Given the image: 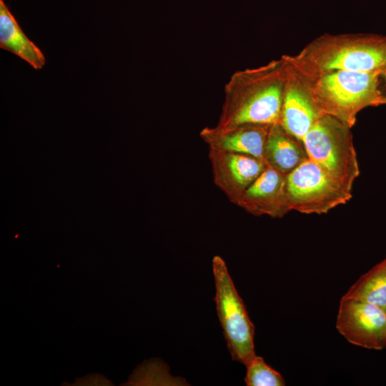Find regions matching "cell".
I'll use <instances>...</instances> for the list:
<instances>
[{
  "mask_svg": "<svg viewBox=\"0 0 386 386\" xmlns=\"http://www.w3.org/2000/svg\"><path fill=\"white\" fill-rule=\"evenodd\" d=\"M237 206L255 215L282 217L291 211L286 175L267 166L242 194Z\"/></svg>",
  "mask_w": 386,
  "mask_h": 386,
  "instance_id": "10",
  "label": "cell"
},
{
  "mask_svg": "<svg viewBox=\"0 0 386 386\" xmlns=\"http://www.w3.org/2000/svg\"><path fill=\"white\" fill-rule=\"evenodd\" d=\"M381 104H386V96H384V97L382 98V100L381 102Z\"/></svg>",
  "mask_w": 386,
  "mask_h": 386,
  "instance_id": "17",
  "label": "cell"
},
{
  "mask_svg": "<svg viewBox=\"0 0 386 386\" xmlns=\"http://www.w3.org/2000/svg\"><path fill=\"white\" fill-rule=\"evenodd\" d=\"M282 57L307 79L335 71L382 72L386 67V36L375 34H324L297 54Z\"/></svg>",
  "mask_w": 386,
  "mask_h": 386,
  "instance_id": "2",
  "label": "cell"
},
{
  "mask_svg": "<svg viewBox=\"0 0 386 386\" xmlns=\"http://www.w3.org/2000/svg\"><path fill=\"white\" fill-rule=\"evenodd\" d=\"M244 382L247 386H284L283 377L257 355L246 365Z\"/></svg>",
  "mask_w": 386,
  "mask_h": 386,
  "instance_id": "15",
  "label": "cell"
},
{
  "mask_svg": "<svg viewBox=\"0 0 386 386\" xmlns=\"http://www.w3.org/2000/svg\"><path fill=\"white\" fill-rule=\"evenodd\" d=\"M381 74V71H335L305 78L322 113L352 128L361 110L381 105L384 97L379 88Z\"/></svg>",
  "mask_w": 386,
  "mask_h": 386,
  "instance_id": "3",
  "label": "cell"
},
{
  "mask_svg": "<svg viewBox=\"0 0 386 386\" xmlns=\"http://www.w3.org/2000/svg\"><path fill=\"white\" fill-rule=\"evenodd\" d=\"M342 298L371 303L386 311V257L362 274Z\"/></svg>",
  "mask_w": 386,
  "mask_h": 386,
  "instance_id": "14",
  "label": "cell"
},
{
  "mask_svg": "<svg viewBox=\"0 0 386 386\" xmlns=\"http://www.w3.org/2000/svg\"><path fill=\"white\" fill-rule=\"evenodd\" d=\"M216 309L232 358L246 365L256 355L254 326L238 294L224 259H212Z\"/></svg>",
  "mask_w": 386,
  "mask_h": 386,
  "instance_id": "5",
  "label": "cell"
},
{
  "mask_svg": "<svg viewBox=\"0 0 386 386\" xmlns=\"http://www.w3.org/2000/svg\"><path fill=\"white\" fill-rule=\"evenodd\" d=\"M336 328L354 345L375 350L386 348V311L377 305L341 298Z\"/></svg>",
  "mask_w": 386,
  "mask_h": 386,
  "instance_id": "7",
  "label": "cell"
},
{
  "mask_svg": "<svg viewBox=\"0 0 386 386\" xmlns=\"http://www.w3.org/2000/svg\"><path fill=\"white\" fill-rule=\"evenodd\" d=\"M350 129L337 119L323 114L302 140L308 159L349 190L360 175Z\"/></svg>",
  "mask_w": 386,
  "mask_h": 386,
  "instance_id": "4",
  "label": "cell"
},
{
  "mask_svg": "<svg viewBox=\"0 0 386 386\" xmlns=\"http://www.w3.org/2000/svg\"><path fill=\"white\" fill-rule=\"evenodd\" d=\"M381 76H383L385 79H386V67L382 71Z\"/></svg>",
  "mask_w": 386,
  "mask_h": 386,
  "instance_id": "16",
  "label": "cell"
},
{
  "mask_svg": "<svg viewBox=\"0 0 386 386\" xmlns=\"http://www.w3.org/2000/svg\"><path fill=\"white\" fill-rule=\"evenodd\" d=\"M0 47L26 61L35 69L46 59L40 49L24 33L4 0H0Z\"/></svg>",
  "mask_w": 386,
  "mask_h": 386,
  "instance_id": "13",
  "label": "cell"
},
{
  "mask_svg": "<svg viewBox=\"0 0 386 386\" xmlns=\"http://www.w3.org/2000/svg\"><path fill=\"white\" fill-rule=\"evenodd\" d=\"M307 159L302 142L279 123L271 126L264 149L267 166L287 175Z\"/></svg>",
  "mask_w": 386,
  "mask_h": 386,
  "instance_id": "12",
  "label": "cell"
},
{
  "mask_svg": "<svg viewBox=\"0 0 386 386\" xmlns=\"http://www.w3.org/2000/svg\"><path fill=\"white\" fill-rule=\"evenodd\" d=\"M285 63L287 78L279 124L290 134L302 142L324 114L314 99L307 80Z\"/></svg>",
  "mask_w": 386,
  "mask_h": 386,
  "instance_id": "8",
  "label": "cell"
},
{
  "mask_svg": "<svg viewBox=\"0 0 386 386\" xmlns=\"http://www.w3.org/2000/svg\"><path fill=\"white\" fill-rule=\"evenodd\" d=\"M214 183L234 204L265 169L263 160L252 156L209 149Z\"/></svg>",
  "mask_w": 386,
  "mask_h": 386,
  "instance_id": "9",
  "label": "cell"
},
{
  "mask_svg": "<svg viewBox=\"0 0 386 386\" xmlns=\"http://www.w3.org/2000/svg\"><path fill=\"white\" fill-rule=\"evenodd\" d=\"M271 126L242 124L227 129L206 127L199 136L209 149L249 155L264 161V146Z\"/></svg>",
  "mask_w": 386,
  "mask_h": 386,
  "instance_id": "11",
  "label": "cell"
},
{
  "mask_svg": "<svg viewBox=\"0 0 386 386\" xmlns=\"http://www.w3.org/2000/svg\"><path fill=\"white\" fill-rule=\"evenodd\" d=\"M287 78L281 57L268 64L235 71L224 86V98L217 127L279 123Z\"/></svg>",
  "mask_w": 386,
  "mask_h": 386,
  "instance_id": "1",
  "label": "cell"
},
{
  "mask_svg": "<svg viewBox=\"0 0 386 386\" xmlns=\"http://www.w3.org/2000/svg\"><path fill=\"white\" fill-rule=\"evenodd\" d=\"M286 189L290 209L303 214H325L352 198L351 190L310 159L286 175Z\"/></svg>",
  "mask_w": 386,
  "mask_h": 386,
  "instance_id": "6",
  "label": "cell"
}]
</instances>
